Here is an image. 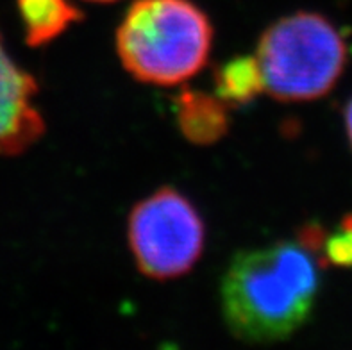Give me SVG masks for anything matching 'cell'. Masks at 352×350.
<instances>
[{
    "instance_id": "3957f363",
    "label": "cell",
    "mask_w": 352,
    "mask_h": 350,
    "mask_svg": "<svg viewBox=\"0 0 352 350\" xmlns=\"http://www.w3.org/2000/svg\"><path fill=\"white\" fill-rule=\"evenodd\" d=\"M256 59L268 95L285 102H304L335 88L347 65V43L326 17L299 11L277 20L261 34Z\"/></svg>"
},
{
    "instance_id": "ba28073f",
    "label": "cell",
    "mask_w": 352,
    "mask_h": 350,
    "mask_svg": "<svg viewBox=\"0 0 352 350\" xmlns=\"http://www.w3.org/2000/svg\"><path fill=\"white\" fill-rule=\"evenodd\" d=\"M217 95L229 107L252 102L265 91L261 68L254 56H238L214 70Z\"/></svg>"
},
{
    "instance_id": "5b68a950",
    "label": "cell",
    "mask_w": 352,
    "mask_h": 350,
    "mask_svg": "<svg viewBox=\"0 0 352 350\" xmlns=\"http://www.w3.org/2000/svg\"><path fill=\"white\" fill-rule=\"evenodd\" d=\"M36 95L34 77L9 58L0 38V155L20 154L43 136Z\"/></svg>"
},
{
    "instance_id": "8fae6325",
    "label": "cell",
    "mask_w": 352,
    "mask_h": 350,
    "mask_svg": "<svg viewBox=\"0 0 352 350\" xmlns=\"http://www.w3.org/2000/svg\"><path fill=\"white\" fill-rule=\"evenodd\" d=\"M88 2H104L106 4V2H115V0H88Z\"/></svg>"
},
{
    "instance_id": "8992f818",
    "label": "cell",
    "mask_w": 352,
    "mask_h": 350,
    "mask_svg": "<svg viewBox=\"0 0 352 350\" xmlns=\"http://www.w3.org/2000/svg\"><path fill=\"white\" fill-rule=\"evenodd\" d=\"M175 122L188 142L193 145H214L229 131V106L219 95L184 88L174 100Z\"/></svg>"
},
{
    "instance_id": "6da1fadb",
    "label": "cell",
    "mask_w": 352,
    "mask_h": 350,
    "mask_svg": "<svg viewBox=\"0 0 352 350\" xmlns=\"http://www.w3.org/2000/svg\"><path fill=\"white\" fill-rule=\"evenodd\" d=\"M318 261L299 239L238 252L220 288L232 336L247 343H277L294 336L317 302Z\"/></svg>"
},
{
    "instance_id": "277c9868",
    "label": "cell",
    "mask_w": 352,
    "mask_h": 350,
    "mask_svg": "<svg viewBox=\"0 0 352 350\" xmlns=\"http://www.w3.org/2000/svg\"><path fill=\"white\" fill-rule=\"evenodd\" d=\"M127 241L145 277L177 279L201 259L206 227L192 200L165 186L134 206L127 220Z\"/></svg>"
},
{
    "instance_id": "52a82bcc",
    "label": "cell",
    "mask_w": 352,
    "mask_h": 350,
    "mask_svg": "<svg viewBox=\"0 0 352 350\" xmlns=\"http://www.w3.org/2000/svg\"><path fill=\"white\" fill-rule=\"evenodd\" d=\"M25 29V41L38 49L85 20V13L70 0H16Z\"/></svg>"
},
{
    "instance_id": "7a4b0ae2",
    "label": "cell",
    "mask_w": 352,
    "mask_h": 350,
    "mask_svg": "<svg viewBox=\"0 0 352 350\" xmlns=\"http://www.w3.org/2000/svg\"><path fill=\"white\" fill-rule=\"evenodd\" d=\"M211 45L210 18L192 0H134L116 31L125 70L156 86L192 79L206 67Z\"/></svg>"
},
{
    "instance_id": "30bf717a",
    "label": "cell",
    "mask_w": 352,
    "mask_h": 350,
    "mask_svg": "<svg viewBox=\"0 0 352 350\" xmlns=\"http://www.w3.org/2000/svg\"><path fill=\"white\" fill-rule=\"evenodd\" d=\"M344 118H345V131H347L349 143H351V146H352V98L349 100L347 106H345Z\"/></svg>"
},
{
    "instance_id": "9c48e42d",
    "label": "cell",
    "mask_w": 352,
    "mask_h": 350,
    "mask_svg": "<svg viewBox=\"0 0 352 350\" xmlns=\"http://www.w3.org/2000/svg\"><path fill=\"white\" fill-rule=\"evenodd\" d=\"M318 259L322 263L338 268H351L352 266V215L340 222L331 234H324Z\"/></svg>"
}]
</instances>
